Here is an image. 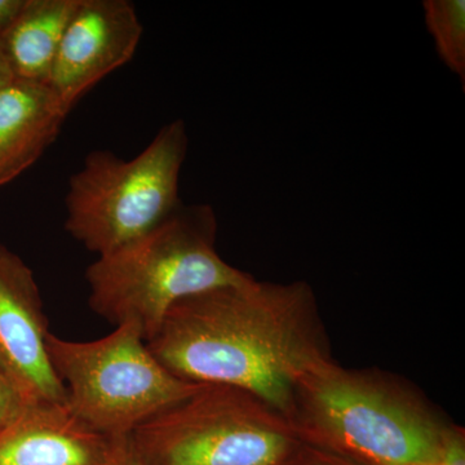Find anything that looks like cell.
<instances>
[{
	"label": "cell",
	"instance_id": "3",
	"mask_svg": "<svg viewBox=\"0 0 465 465\" xmlns=\"http://www.w3.org/2000/svg\"><path fill=\"white\" fill-rule=\"evenodd\" d=\"M216 232L213 207L182 204L146 234L99 256L85 271L92 311L115 327L134 324L148 342L176 302L249 282L253 275L217 252Z\"/></svg>",
	"mask_w": 465,
	"mask_h": 465
},
{
	"label": "cell",
	"instance_id": "1",
	"mask_svg": "<svg viewBox=\"0 0 465 465\" xmlns=\"http://www.w3.org/2000/svg\"><path fill=\"white\" fill-rule=\"evenodd\" d=\"M146 344L177 378L241 388L284 419L300 379L333 360L316 293L305 281L253 277L183 299Z\"/></svg>",
	"mask_w": 465,
	"mask_h": 465
},
{
	"label": "cell",
	"instance_id": "18",
	"mask_svg": "<svg viewBox=\"0 0 465 465\" xmlns=\"http://www.w3.org/2000/svg\"><path fill=\"white\" fill-rule=\"evenodd\" d=\"M15 81V76L12 74L11 69H9L7 61L3 57L2 52H0V90Z\"/></svg>",
	"mask_w": 465,
	"mask_h": 465
},
{
	"label": "cell",
	"instance_id": "4",
	"mask_svg": "<svg viewBox=\"0 0 465 465\" xmlns=\"http://www.w3.org/2000/svg\"><path fill=\"white\" fill-rule=\"evenodd\" d=\"M188 146L185 124L176 119L133 159L90 153L69 182L66 232L99 258L162 224L183 204L180 173Z\"/></svg>",
	"mask_w": 465,
	"mask_h": 465
},
{
	"label": "cell",
	"instance_id": "17",
	"mask_svg": "<svg viewBox=\"0 0 465 465\" xmlns=\"http://www.w3.org/2000/svg\"><path fill=\"white\" fill-rule=\"evenodd\" d=\"M24 5L25 0H0V35L11 26Z\"/></svg>",
	"mask_w": 465,
	"mask_h": 465
},
{
	"label": "cell",
	"instance_id": "7",
	"mask_svg": "<svg viewBox=\"0 0 465 465\" xmlns=\"http://www.w3.org/2000/svg\"><path fill=\"white\" fill-rule=\"evenodd\" d=\"M47 316L32 269L0 243V369L27 405L67 403L51 365Z\"/></svg>",
	"mask_w": 465,
	"mask_h": 465
},
{
	"label": "cell",
	"instance_id": "5",
	"mask_svg": "<svg viewBox=\"0 0 465 465\" xmlns=\"http://www.w3.org/2000/svg\"><path fill=\"white\" fill-rule=\"evenodd\" d=\"M47 349L70 410L108 440L130 437L206 385L168 371L130 323L91 341H65L50 332Z\"/></svg>",
	"mask_w": 465,
	"mask_h": 465
},
{
	"label": "cell",
	"instance_id": "16",
	"mask_svg": "<svg viewBox=\"0 0 465 465\" xmlns=\"http://www.w3.org/2000/svg\"><path fill=\"white\" fill-rule=\"evenodd\" d=\"M108 465H143L131 445L130 437L110 440Z\"/></svg>",
	"mask_w": 465,
	"mask_h": 465
},
{
	"label": "cell",
	"instance_id": "6",
	"mask_svg": "<svg viewBox=\"0 0 465 465\" xmlns=\"http://www.w3.org/2000/svg\"><path fill=\"white\" fill-rule=\"evenodd\" d=\"M130 440L143 465H277L300 443L289 421L255 394L207 384Z\"/></svg>",
	"mask_w": 465,
	"mask_h": 465
},
{
	"label": "cell",
	"instance_id": "13",
	"mask_svg": "<svg viewBox=\"0 0 465 465\" xmlns=\"http://www.w3.org/2000/svg\"><path fill=\"white\" fill-rule=\"evenodd\" d=\"M277 465H369L341 457L326 450L314 448L307 443L300 442L292 451Z\"/></svg>",
	"mask_w": 465,
	"mask_h": 465
},
{
	"label": "cell",
	"instance_id": "8",
	"mask_svg": "<svg viewBox=\"0 0 465 465\" xmlns=\"http://www.w3.org/2000/svg\"><path fill=\"white\" fill-rule=\"evenodd\" d=\"M143 24L128 0H79L61 39L48 87L67 112L134 57Z\"/></svg>",
	"mask_w": 465,
	"mask_h": 465
},
{
	"label": "cell",
	"instance_id": "15",
	"mask_svg": "<svg viewBox=\"0 0 465 465\" xmlns=\"http://www.w3.org/2000/svg\"><path fill=\"white\" fill-rule=\"evenodd\" d=\"M434 465H465V434L463 428L450 423L440 440L439 457Z\"/></svg>",
	"mask_w": 465,
	"mask_h": 465
},
{
	"label": "cell",
	"instance_id": "2",
	"mask_svg": "<svg viewBox=\"0 0 465 465\" xmlns=\"http://www.w3.org/2000/svg\"><path fill=\"white\" fill-rule=\"evenodd\" d=\"M286 420L300 442L369 465L436 463L450 424L407 382L335 358L300 379Z\"/></svg>",
	"mask_w": 465,
	"mask_h": 465
},
{
	"label": "cell",
	"instance_id": "10",
	"mask_svg": "<svg viewBox=\"0 0 465 465\" xmlns=\"http://www.w3.org/2000/svg\"><path fill=\"white\" fill-rule=\"evenodd\" d=\"M67 114L47 84L15 79L0 90V186L41 158Z\"/></svg>",
	"mask_w": 465,
	"mask_h": 465
},
{
	"label": "cell",
	"instance_id": "9",
	"mask_svg": "<svg viewBox=\"0 0 465 465\" xmlns=\"http://www.w3.org/2000/svg\"><path fill=\"white\" fill-rule=\"evenodd\" d=\"M110 440L67 403L27 405L0 432V465H108Z\"/></svg>",
	"mask_w": 465,
	"mask_h": 465
},
{
	"label": "cell",
	"instance_id": "19",
	"mask_svg": "<svg viewBox=\"0 0 465 465\" xmlns=\"http://www.w3.org/2000/svg\"><path fill=\"white\" fill-rule=\"evenodd\" d=\"M420 465H434V464H420Z\"/></svg>",
	"mask_w": 465,
	"mask_h": 465
},
{
	"label": "cell",
	"instance_id": "14",
	"mask_svg": "<svg viewBox=\"0 0 465 465\" xmlns=\"http://www.w3.org/2000/svg\"><path fill=\"white\" fill-rule=\"evenodd\" d=\"M26 406L16 385L0 369V432L16 420Z\"/></svg>",
	"mask_w": 465,
	"mask_h": 465
},
{
	"label": "cell",
	"instance_id": "12",
	"mask_svg": "<svg viewBox=\"0 0 465 465\" xmlns=\"http://www.w3.org/2000/svg\"><path fill=\"white\" fill-rule=\"evenodd\" d=\"M424 20L437 54L465 87V2L425 0Z\"/></svg>",
	"mask_w": 465,
	"mask_h": 465
},
{
	"label": "cell",
	"instance_id": "11",
	"mask_svg": "<svg viewBox=\"0 0 465 465\" xmlns=\"http://www.w3.org/2000/svg\"><path fill=\"white\" fill-rule=\"evenodd\" d=\"M79 0H25L0 35V52L15 79L48 84L61 39Z\"/></svg>",
	"mask_w": 465,
	"mask_h": 465
}]
</instances>
